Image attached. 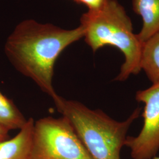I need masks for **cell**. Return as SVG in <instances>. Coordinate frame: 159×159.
Wrapping results in <instances>:
<instances>
[{
	"label": "cell",
	"instance_id": "2",
	"mask_svg": "<svg viewBox=\"0 0 159 159\" xmlns=\"http://www.w3.org/2000/svg\"><path fill=\"white\" fill-rule=\"evenodd\" d=\"M85 43L94 52L106 46L118 48L125 62L114 80L125 81L141 71L142 43L133 32V24L125 8L117 0H107L95 10H89L80 19Z\"/></svg>",
	"mask_w": 159,
	"mask_h": 159
},
{
	"label": "cell",
	"instance_id": "3",
	"mask_svg": "<svg viewBox=\"0 0 159 159\" xmlns=\"http://www.w3.org/2000/svg\"><path fill=\"white\" fill-rule=\"evenodd\" d=\"M57 111L70 121L92 159H121L127 132L139 118L137 107L123 121H118L100 109L93 110L81 102L57 95L52 99Z\"/></svg>",
	"mask_w": 159,
	"mask_h": 159
},
{
	"label": "cell",
	"instance_id": "8",
	"mask_svg": "<svg viewBox=\"0 0 159 159\" xmlns=\"http://www.w3.org/2000/svg\"><path fill=\"white\" fill-rule=\"evenodd\" d=\"M141 69L152 84L159 83V31L143 44Z\"/></svg>",
	"mask_w": 159,
	"mask_h": 159
},
{
	"label": "cell",
	"instance_id": "6",
	"mask_svg": "<svg viewBox=\"0 0 159 159\" xmlns=\"http://www.w3.org/2000/svg\"><path fill=\"white\" fill-rule=\"evenodd\" d=\"M34 123V119L29 118L16 136L0 143V159H31Z\"/></svg>",
	"mask_w": 159,
	"mask_h": 159
},
{
	"label": "cell",
	"instance_id": "11",
	"mask_svg": "<svg viewBox=\"0 0 159 159\" xmlns=\"http://www.w3.org/2000/svg\"><path fill=\"white\" fill-rule=\"evenodd\" d=\"M9 131L8 129L0 125V143L9 139Z\"/></svg>",
	"mask_w": 159,
	"mask_h": 159
},
{
	"label": "cell",
	"instance_id": "7",
	"mask_svg": "<svg viewBox=\"0 0 159 159\" xmlns=\"http://www.w3.org/2000/svg\"><path fill=\"white\" fill-rule=\"evenodd\" d=\"M133 9L142 18V29L137 36L144 43L159 31V0H133Z\"/></svg>",
	"mask_w": 159,
	"mask_h": 159
},
{
	"label": "cell",
	"instance_id": "9",
	"mask_svg": "<svg viewBox=\"0 0 159 159\" xmlns=\"http://www.w3.org/2000/svg\"><path fill=\"white\" fill-rule=\"evenodd\" d=\"M27 120L13 101L0 91V125L9 130H21Z\"/></svg>",
	"mask_w": 159,
	"mask_h": 159
},
{
	"label": "cell",
	"instance_id": "5",
	"mask_svg": "<svg viewBox=\"0 0 159 159\" xmlns=\"http://www.w3.org/2000/svg\"><path fill=\"white\" fill-rule=\"evenodd\" d=\"M136 100L144 104L143 126L138 136L127 137L125 146L133 159H152L159 150V83L137 91Z\"/></svg>",
	"mask_w": 159,
	"mask_h": 159
},
{
	"label": "cell",
	"instance_id": "10",
	"mask_svg": "<svg viewBox=\"0 0 159 159\" xmlns=\"http://www.w3.org/2000/svg\"><path fill=\"white\" fill-rule=\"evenodd\" d=\"M80 4H83L88 7L89 10H95L101 8L107 0H74Z\"/></svg>",
	"mask_w": 159,
	"mask_h": 159
},
{
	"label": "cell",
	"instance_id": "4",
	"mask_svg": "<svg viewBox=\"0 0 159 159\" xmlns=\"http://www.w3.org/2000/svg\"><path fill=\"white\" fill-rule=\"evenodd\" d=\"M31 159H92L67 118L34 121Z\"/></svg>",
	"mask_w": 159,
	"mask_h": 159
},
{
	"label": "cell",
	"instance_id": "1",
	"mask_svg": "<svg viewBox=\"0 0 159 159\" xmlns=\"http://www.w3.org/2000/svg\"><path fill=\"white\" fill-rule=\"evenodd\" d=\"M82 37L84 31L81 26L67 30L27 20L18 24L8 37L5 53L17 71L53 99L58 95L52 84L57 58Z\"/></svg>",
	"mask_w": 159,
	"mask_h": 159
},
{
	"label": "cell",
	"instance_id": "12",
	"mask_svg": "<svg viewBox=\"0 0 159 159\" xmlns=\"http://www.w3.org/2000/svg\"><path fill=\"white\" fill-rule=\"evenodd\" d=\"M153 159H159V156L158 157H157V156H155V157H154Z\"/></svg>",
	"mask_w": 159,
	"mask_h": 159
}]
</instances>
